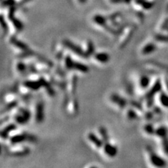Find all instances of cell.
<instances>
[{"instance_id": "cell-1", "label": "cell", "mask_w": 168, "mask_h": 168, "mask_svg": "<svg viewBox=\"0 0 168 168\" xmlns=\"http://www.w3.org/2000/svg\"><path fill=\"white\" fill-rule=\"evenodd\" d=\"M30 118L31 113L29 110L24 108H20L14 116V120L18 124L25 125L29 121Z\"/></svg>"}, {"instance_id": "cell-2", "label": "cell", "mask_w": 168, "mask_h": 168, "mask_svg": "<svg viewBox=\"0 0 168 168\" xmlns=\"http://www.w3.org/2000/svg\"><path fill=\"white\" fill-rule=\"evenodd\" d=\"M9 141H10V143L11 144L16 145L23 142V141H32V142H34V141H36V138L33 137V136L27 135V134L22 133L12 136V137L10 138Z\"/></svg>"}, {"instance_id": "cell-3", "label": "cell", "mask_w": 168, "mask_h": 168, "mask_svg": "<svg viewBox=\"0 0 168 168\" xmlns=\"http://www.w3.org/2000/svg\"><path fill=\"white\" fill-rule=\"evenodd\" d=\"M63 44L65 47L71 50V51H72L74 53L81 56V57H85V52H84V50L80 46L72 43L71 41L68 40V39H65L63 41Z\"/></svg>"}, {"instance_id": "cell-4", "label": "cell", "mask_w": 168, "mask_h": 168, "mask_svg": "<svg viewBox=\"0 0 168 168\" xmlns=\"http://www.w3.org/2000/svg\"><path fill=\"white\" fill-rule=\"evenodd\" d=\"M15 11H16V6H11L9 9V18L12 22L13 25L14 26L15 29L18 32H20L23 29V24L22 22L18 19V18H15Z\"/></svg>"}, {"instance_id": "cell-5", "label": "cell", "mask_w": 168, "mask_h": 168, "mask_svg": "<svg viewBox=\"0 0 168 168\" xmlns=\"http://www.w3.org/2000/svg\"><path fill=\"white\" fill-rule=\"evenodd\" d=\"M35 120L37 123H41L44 119V104L42 101L37 103L36 110H35Z\"/></svg>"}, {"instance_id": "cell-6", "label": "cell", "mask_w": 168, "mask_h": 168, "mask_svg": "<svg viewBox=\"0 0 168 168\" xmlns=\"http://www.w3.org/2000/svg\"><path fill=\"white\" fill-rule=\"evenodd\" d=\"M110 100H111L113 103L116 104L119 108H121L122 109H124L127 104H128V102H127L126 99L121 97L120 95L116 94V93L111 94V96H110Z\"/></svg>"}, {"instance_id": "cell-7", "label": "cell", "mask_w": 168, "mask_h": 168, "mask_svg": "<svg viewBox=\"0 0 168 168\" xmlns=\"http://www.w3.org/2000/svg\"><path fill=\"white\" fill-rule=\"evenodd\" d=\"M103 149L104 153L107 156L110 157V158H113L116 156L118 154V149L116 146L114 145L110 144L109 141L104 144Z\"/></svg>"}, {"instance_id": "cell-8", "label": "cell", "mask_w": 168, "mask_h": 168, "mask_svg": "<svg viewBox=\"0 0 168 168\" xmlns=\"http://www.w3.org/2000/svg\"><path fill=\"white\" fill-rule=\"evenodd\" d=\"M23 85L26 88L30 90L37 91L39 90L42 86V83L41 82L40 79L37 80V81H33V80H28L25 81L23 83Z\"/></svg>"}, {"instance_id": "cell-9", "label": "cell", "mask_w": 168, "mask_h": 168, "mask_svg": "<svg viewBox=\"0 0 168 168\" xmlns=\"http://www.w3.org/2000/svg\"><path fill=\"white\" fill-rule=\"evenodd\" d=\"M149 158H150L151 162L153 164L154 166L156 167H162V166L165 165V161L160 158L158 155L154 154L153 152V151L149 150Z\"/></svg>"}, {"instance_id": "cell-10", "label": "cell", "mask_w": 168, "mask_h": 168, "mask_svg": "<svg viewBox=\"0 0 168 168\" xmlns=\"http://www.w3.org/2000/svg\"><path fill=\"white\" fill-rule=\"evenodd\" d=\"M88 139L91 143H93L98 149H101L104 146V141L102 139H100L98 136H96L93 132H90L88 134Z\"/></svg>"}, {"instance_id": "cell-11", "label": "cell", "mask_w": 168, "mask_h": 168, "mask_svg": "<svg viewBox=\"0 0 168 168\" xmlns=\"http://www.w3.org/2000/svg\"><path fill=\"white\" fill-rule=\"evenodd\" d=\"M94 58L100 63H107L110 60V55L107 53L101 52V53H95Z\"/></svg>"}, {"instance_id": "cell-12", "label": "cell", "mask_w": 168, "mask_h": 168, "mask_svg": "<svg viewBox=\"0 0 168 168\" xmlns=\"http://www.w3.org/2000/svg\"><path fill=\"white\" fill-rule=\"evenodd\" d=\"M10 42H11V44H12L14 46H16V47L19 48V49L20 50H22L23 51L29 50V47H28L27 44H25V43L18 40V39H17L15 37H11Z\"/></svg>"}, {"instance_id": "cell-13", "label": "cell", "mask_w": 168, "mask_h": 168, "mask_svg": "<svg viewBox=\"0 0 168 168\" xmlns=\"http://www.w3.org/2000/svg\"><path fill=\"white\" fill-rule=\"evenodd\" d=\"M16 124H14V123H11V124H9L7 126H6L1 132V138H2V139H6V138H8L9 134L12 131L16 130Z\"/></svg>"}, {"instance_id": "cell-14", "label": "cell", "mask_w": 168, "mask_h": 168, "mask_svg": "<svg viewBox=\"0 0 168 168\" xmlns=\"http://www.w3.org/2000/svg\"><path fill=\"white\" fill-rule=\"evenodd\" d=\"M93 21L97 25L101 26V27H103L105 29H106V27H108V25H106V18H104V16H101V15H96V16L93 17Z\"/></svg>"}, {"instance_id": "cell-15", "label": "cell", "mask_w": 168, "mask_h": 168, "mask_svg": "<svg viewBox=\"0 0 168 168\" xmlns=\"http://www.w3.org/2000/svg\"><path fill=\"white\" fill-rule=\"evenodd\" d=\"M72 70H75L79 71V72H83V73H87L89 71V68L87 65H84L83 64V63L76 62L74 61Z\"/></svg>"}, {"instance_id": "cell-16", "label": "cell", "mask_w": 168, "mask_h": 168, "mask_svg": "<svg viewBox=\"0 0 168 168\" xmlns=\"http://www.w3.org/2000/svg\"><path fill=\"white\" fill-rule=\"evenodd\" d=\"M40 81L42 83V86L46 88V91H47V93L50 95V96H53V95L55 94V93H54L53 89L52 88L50 84L48 83V82L44 78H41Z\"/></svg>"}, {"instance_id": "cell-17", "label": "cell", "mask_w": 168, "mask_h": 168, "mask_svg": "<svg viewBox=\"0 0 168 168\" xmlns=\"http://www.w3.org/2000/svg\"><path fill=\"white\" fill-rule=\"evenodd\" d=\"M95 47L93 42L91 41H88L87 44V50H85V58L90 57L92 55H94Z\"/></svg>"}, {"instance_id": "cell-18", "label": "cell", "mask_w": 168, "mask_h": 168, "mask_svg": "<svg viewBox=\"0 0 168 168\" xmlns=\"http://www.w3.org/2000/svg\"><path fill=\"white\" fill-rule=\"evenodd\" d=\"M99 132H100L101 139L103 140L104 143L108 142L109 141V136H108L107 130L104 127H100L99 128Z\"/></svg>"}, {"instance_id": "cell-19", "label": "cell", "mask_w": 168, "mask_h": 168, "mask_svg": "<svg viewBox=\"0 0 168 168\" xmlns=\"http://www.w3.org/2000/svg\"><path fill=\"white\" fill-rule=\"evenodd\" d=\"M150 83V79L147 76H141L139 79V85L142 88H146Z\"/></svg>"}, {"instance_id": "cell-20", "label": "cell", "mask_w": 168, "mask_h": 168, "mask_svg": "<svg viewBox=\"0 0 168 168\" xmlns=\"http://www.w3.org/2000/svg\"><path fill=\"white\" fill-rule=\"evenodd\" d=\"M155 49H156V46H154V44H149L146 45L143 48L142 53L144 54V55H146V54H149L152 53L153 51H154Z\"/></svg>"}, {"instance_id": "cell-21", "label": "cell", "mask_w": 168, "mask_h": 168, "mask_svg": "<svg viewBox=\"0 0 168 168\" xmlns=\"http://www.w3.org/2000/svg\"><path fill=\"white\" fill-rule=\"evenodd\" d=\"M73 63H74V60H73L72 59V57H70V55H67L65 59V67H66L67 70H72Z\"/></svg>"}, {"instance_id": "cell-22", "label": "cell", "mask_w": 168, "mask_h": 168, "mask_svg": "<svg viewBox=\"0 0 168 168\" xmlns=\"http://www.w3.org/2000/svg\"><path fill=\"white\" fill-rule=\"evenodd\" d=\"M16 68L17 70L20 73H21V74H24V73L26 72V71H27V66H26L25 63L22 62H18V64L16 65Z\"/></svg>"}, {"instance_id": "cell-23", "label": "cell", "mask_w": 168, "mask_h": 168, "mask_svg": "<svg viewBox=\"0 0 168 168\" xmlns=\"http://www.w3.org/2000/svg\"><path fill=\"white\" fill-rule=\"evenodd\" d=\"M127 116L130 120H134V119H137L138 118L137 113H136L135 111H134L132 109H129L128 112H127Z\"/></svg>"}, {"instance_id": "cell-24", "label": "cell", "mask_w": 168, "mask_h": 168, "mask_svg": "<svg viewBox=\"0 0 168 168\" xmlns=\"http://www.w3.org/2000/svg\"><path fill=\"white\" fill-rule=\"evenodd\" d=\"M17 104H18V102L17 101H13L9 103V104H7L6 106H5V108L2 110V113L4 112H6L10 111V110L13 109L15 106H16Z\"/></svg>"}, {"instance_id": "cell-25", "label": "cell", "mask_w": 168, "mask_h": 168, "mask_svg": "<svg viewBox=\"0 0 168 168\" xmlns=\"http://www.w3.org/2000/svg\"><path fill=\"white\" fill-rule=\"evenodd\" d=\"M76 83H77V77L76 76H74V77H72V88H71V91L72 93H75L76 88Z\"/></svg>"}, {"instance_id": "cell-26", "label": "cell", "mask_w": 168, "mask_h": 168, "mask_svg": "<svg viewBox=\"0 0 168 168\" xmlns=\"http://www.w3.org/2000/svg\"><path fill=\"white\" fill-rule=\"evenodd\" d=\"M2 5L4 6H16V1H15V0H4V1H3Z\"/></svg>"}, {"instance_id": "cell-27", "label": "cell", "mask_w": 168, "mask_h": 168, "mask_svg": "<svg viewBox=\"0 0 168 168\" xmlns=\"http://www.w3.org/2000/svg\"><path fill=\"white\" fill-rule=\"evenodd\" d=\"M144 130L148 134H153L154 132V128L151 125H146L144 126Z\"/></svg>"}, {"instance_id": "cell-28", "label": "cell", "mask_w": 168, "mask_h": 168, "mask_svg": "<svg viewBox=\"0 0 168 168\" xmlns=\"http://www.w3.org/2000/svg\"><path fill=\"white\" fill-rule=\"evenodd\" d=\"M132 0H111V1L113 4H121V3H125L128 4Z\"/></svg>"}, {"instance_id": "cell-29", "label": "cell", "mask_w": 168, "mask_h": 168, "mask_svg": "<svg viewBox=\"0 0 168 168\" xmlns=\"http://www.w3.org/2000/svg\"><path fill=\"white\" fill-rule=\"evenodd\" d=\"M1 25H2L3 29H4V30L6 31L7 29H8V27H7L6 22H5L4 20V17H3V16H1Z\"/></svg>"}, {"instance_id": "cell-30", "label": "cell", "mask_w": 168, "mask_h": 168, "mask_svg": "<svg viewBox=\"0 0 168 168\" xmlns=\"http://www.w3.org/2000/svg\"><path fill=\"white\" fill-rule=\"evenodd\" d=\"M31 0H22V1H20L19 3V6H22V4H26L27 2H29V1H30Z\"/></svg>"}, {"instance_id": "cell-31", "label": "cell", "mask_w": 168, "mask_h": 168, "mask_svg": "<svg viewBox=\"0 0 168 168\" xmlns=\"http://www.w3.org/2000/svg\"><path fill=\"white\" fill-rule=\"evenodd\" d=\"M78 1H79V2H80V3H81V4H84V3L86 2L87 0H78Z\"/></svg>"}]
</instances>
